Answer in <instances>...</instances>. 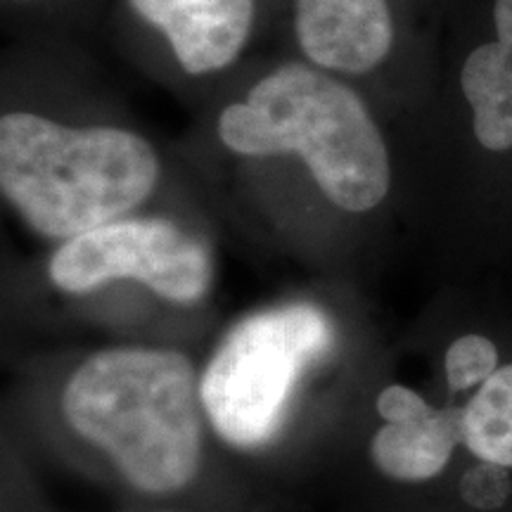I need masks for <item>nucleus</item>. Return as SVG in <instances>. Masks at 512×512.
Here are the masks:
<instances>
[{
  "instance_id": "obj_1",
  "label": "nucleus",
  "mask_w": 512,
  "mask_h": 512,
  "mask_svg": "<svg viewBox=\"0 0 512 512\" xmlns=\"http://www.w3.org/2000/svg\"><path fill=\"white\" fill-rule=\"evenodd\" d=\"M219 138L235 155H297L332 204L370 211L392 183L389 152L368 107L328 69L292 62L223 110Z\"/></svg>"
},
{
  "instance_id": "obj_2",
  "label": "nucleus",
  "mask_w": 512,
  "mask_h": 512,
  "mask_svg": "<svg viewBox=\"0 0 512 512\" xmlns=\"http://www.w3.org/2000/svg\"><path fill=\"white\" fill-rule=\"evenodd\" d=\"M62 411L140 491L169 494L197 475V380L178 351H100L67 382Z\"/></svg>"
},
{
  "instance_id": "obj_3",
  "label": "nucleus",
  "mask_w": 512,
  "mask_h": 512,
  "mask_svg": "<svg viewBox=\"0 0 512 512\" xmlns=\"http://www.w3.org/2000/svg\"><path fill=\"white\" fill-rule=\"evenodd\" d=\"M159 181V159L136 133L64 126L34 112L0 119V188L24 223L72 240L143 204Z\"/></svg>"
},
{
  "instance_id": "obj_4",
  "label": "nucleus",
  "mask_w": 512,
  "mask_h": 512,
  "mask_svg": "<svg viewBox=\"0 0 512 512\" xmlns=\"http://www.w3.org/2000/svg\"><path fill=\"white\" fill-rule=\"evenodd\" d=\"M335 342L330 318L313 304L254 313L209 361L200 399L214 430L230 444H268L283 425L299 377Z\"/></svg>"
},
{
  "instance_id": "obj_5",
  "label": "nucleus",
  "mask_w": 512,
  "mask_h": 512,
  "mask_svg": "<svg viewBox=\"0 0 512 512\" xmlns=\"http://www.w3.org/2000/svg\"><path fill=\"white\" fill-rule=\"evenodd\" d=\"M50 278L83 294L114 280H138L159 297L197 302L211 283V259L200 240L166 219L112 221L76 235L50 259Z\"/></svg>"
},
{
  "instance_id": "obj_6",
  "label": "nucleus",
  "mask_w": 512,
  "mask_h": 512,
  "mask_svg": "<svg viewBox=\"0 0 512 512\" xmlns=\"http://www.w3.org/2000/svg\"><path fill=\"white\" fill-rule=\"evenodd\" d=\"M377 413L384 427L370 444L373 463L399 482H430L451 463L463 444L460 406L434 408L418 392L403 384H389L377 396Z\"/></svg>"
},
{
  "instance_id": "obj_7",
  "label": "nucleus",
  "mask_w": 512,
  "mask_h": 512,
  "mask_svg": "<svg viewBox=\"0 0 512 512\" xmlns=\"http://www.w3.org/2000/svg\"><path fill=\"white\" fill-rule=\"evenodd\" d=\"M294 31L316 67L344 74L375 69L394 43L387 0H294Z\"/></svg>"
},
{
  "instance_id": "obj_8",
  "label": "nucleus",
  "mask_w": 512,
  "mask_h": 512,
  "mask_svg": "<svg viewBox=\"0 0 512 512\" xmlns=\"http://www.w3.org/2000/svg\"><path fill=\"white\" fill-rule=\"evenodd\" d=\"M131 5L162 31L188 74L228 67L245 48L254 22V0H131Z\"/></svg>"
},
{
  "instance_id": "obj_9",
  "label": "nucleus",
  "mask_w": 512,
  "mask_h": 512,
  "mask_svg": "<svg viewBox=\"0 0 512 512\" xmlns=\"http://www.w3.org/2000/svg\"><path fill=\"white\" fill-rule=\"evenodd\" d=\"M498 41L484 43L463 64V93L475 110V133L486 150L512 147V0L496 3Z\"/></svg>"
},
{
  "instance_id": "obj_10",
  "label": "nucleus",
  "mask_w": 512,
  "mask_h": 512,
  "mask_svg": "<svg viewBox=\"0 0 512 512\" xmlns=\"http://www.w3.org/2000/svg\"><path fill=\"white\" fill-rule=\"evenodd\" d=\"M463 446L482 463L512 470V363H505L467 399Z\"/></svg>"
},
{
  "instance_id": "obj_11",
  "label": "nucleus",
  "mask_w": 512,
  "mask_h": 512,
  "mask_svg": "<svg viewBox=\"0 0 512 512\" xmlns=\"http://www.w3.org/2000/svg\"><path fill=\"white\" fill-rule=\"evenodd\" d=\"M501 368V354L496 344L484 335L458 337L444 356L448 394L458 396L475 392Z\"/></svg>"
},
{
  "instance_id": "obj_12",
  "label": "nucleus",
  "mask_w": 512,
  "mask_h": 512,
  "mask_svg": "<svg viewBox=\"0 0 512 512\" xmlns=\"http://www.w3.org/2000/svg\"><path fill=\"white\" fill-rule=\"evenodd\" d=\"M510 475L508 470L494 463H482L477 460L475 467L465 472L460 479V496L470 508L491 512L503 508L510 498Z\"/></svg>"
}]
</instances>
